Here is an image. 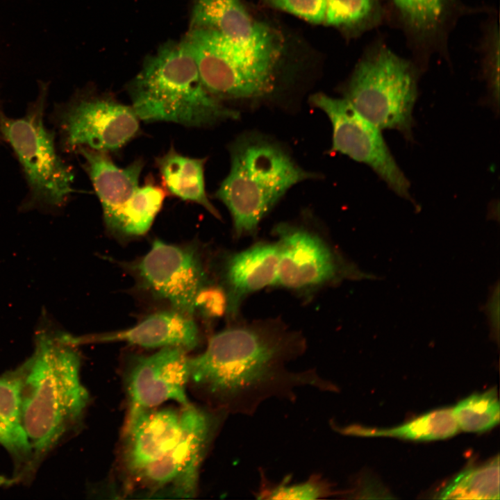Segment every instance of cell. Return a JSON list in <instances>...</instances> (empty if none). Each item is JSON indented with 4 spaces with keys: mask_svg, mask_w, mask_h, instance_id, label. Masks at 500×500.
Masks as SVG:
<instances>
[{
    "mask_svg": "<svg viewBox=\"0 0 500 500\" xmlns=\"http://www.w3.org/2000/svg\"><path fill=\"white\" fill-rule=\"evenodd\" d=\"M68 339L76 347L125 342L144 348L179 347L188 351L197 347L200 335L192 317L173 309L151 314L126 329L78 336L69 333Z\"/></svg>",
    "mask_w": 500,
    "mask_h": 500,
    "instance_id": "cell-17",
    "label": "cell"
},
{
    "mask_svg": "<svg viewBox=\"0 0 500 500\" xmlns=\"http://www.w3.org/2000/svg\"><path fill=\"white\" fill-rule=\"evenodd\" d=\"M206 159L192 158L178 153L173 147L156 159L163 183L173 195L200 204L217 219L218 210L208 199L204 181Z\"/></svg>",
    "mask_w": 500,
    "mask_h": 500,
    "instance_id": "cell-20",
    "label": "cell"
},
{
    "mask_svg": "<svg viewBox=\"0 0 500 500\" xmlns=\"http://www.w3.org/2000/svg\"><path fill=\"white\" fill-rule=\"evenodd\" d=\"M19 365L0 374V446L12 464L10 476L0 478V486H28L36 477L33 453L24 427L20 397Z\"/></svg>",
    "mask_w": 500,
    "mask_h": 500,
    "instance_id": "cell-18",
    "label": "cell"
},
{
    "mask_svg": "<svg viewBox=\"0 0 500 500\" xmlns=\"http://www.w3.org/2000/svg\"><path fill=\"white\" fill-rule=\"evenodd\" d=\"M230 152L229 174L215 196L230 212L238 237L255 233L291 187L316 176L300 167L279 145L256 135L237 139Z\"/></svg>",
    "mask_w": 500,
    "mask_h": 500,
    "instance_id": "cell-4",
    "label": "cell"
},
{
    "mask_svg": "<svg viewBox=\"0 0 500 500\" xmlns=\"http://www.w3.org/2000/svg\"><path fill=\"white\" fill-rule=\"evenodd\" d=\"M499 457L465 468L437 493L440 499H499Z\"/></svg>",
    "mask_w": 500,
    "mask_h": 500,
    "instance_id": "cell-22",
    "label": "cell"
},
{
    "mask_svg": "<svg viewBox=\"0 0 500 500\" xmlns=\"http://www.w3.org/2000/svg\"><path fill=\"white\" fill-rule=\"evenodd\" d=\"M410 31L422 38L433 37L442 28L449 0H392Z\"/></svg>",
    "mask_w": 500,
    "mask_h": 500,
    "instance_id": "cell-24",
    "label": "cell"
},
{
    "mask_svg": "<svg viewBox=\"0 0 500 500\" xmlns=\"http://www.w3.org/2000/svg\"><path fill=\"white\" fill-rule=\"evenodd\" d=\"M310 101L331 121L333 151L367 165L397 194L410 198V183L392 156L379 128L344 98L317 93Z\"/></svg>",
    "mask_w": 500,
    "mask_h": 500,
    "instance_id": "cell-12",
    "label": "cell"
},
{
    "mask_svg": "<svg viewBox=\"0 0 500 500\" xmlns=\"http://www.w3.org/2000/svg\"><path fill=\"white\" fill-rule=\"evenodd\" d=\"M332 427L347 435L392 437L416 441L446 439L454 435L459 429L451 408L434 410L389 428H372L356 424L339 427L335 423H332Z\"/></svg>",
    "mask_w": 500,
    "mask_h": 500,
    "instance_id": "cell-21",
    "label": "cell"
},
{
    "mask_svg": "<svg viewBox=\"0 0 500 500\" xmlns=\"http://www.w3.org/2000/svg\"><path fill=\"white\" fill-rule=\"evenodd\" d=\"M190 28L215 30L256 54L278 58V35L253 21L239 0H195Z\"/></svg>",
    "mask_w": 500,
    "mask_h": 500,
    "instance_id": "cell-16",
    "label": "cell"
},
{
    "mask_svg": "<svg viewBox=\"0 0 500 500\" xmlns=\"http://www.w3.org/2000/svg\"><path fill=\"white\" fill-rule=\"evenodd\" d=\"M306 349L304 339L278 322L233 326L212 335L206 349L190 357V383L210 408L252 415L272 398L296 400L304 386L335 392L315 370H289Z\"/></svg>",
    "mask_w": 500,
    "mask_h": 500,
    "instance_id": "cell-1",
    "label": "cell"
},
{
    "mask_svg": "<svg viewBox=\"0 0 500 500\" xmlns=\"http://www.w3.org/2000/svg\"><path fill=\"white\" fill-rule=\"evenodd\" d=\"M378 0H326L325 22L346 28L374 25L380 19Z\"/></svg>",
    "mask_w": 500,
    "mask_h": 500,
    "instance_id": "cell-26",
    "label": "cell"
},
{
    "mask_svg": "<svg viewBox=\"0 0 500 500\" xmlns=\"http://www.w3.org/2000/svg\"><path fill=\"white\" fill-rule=\"evenodd\" d=\"M278 262L274 285L302 294L356 278L359 272L320 234L283 223L274 228Z\"/></svg>",
    "mask_w": 500,
    "mask_h": 500,
    "instance_id": "cell-10",
    "label": "cell"
},
{
    "mask_svg": "<svg viewBox=\"0 0 500 500\" xmlns=\"http://www.w3.org/2000/svg\"><path fill=\"white\" fill-rule=\"evenodd\" d=\"M194 405L158 407L126 422L121 462L125 478L164 457L181 440Z\"/></svg>",
    "mask_w": 500,
    "mask_h": 500,
    "instance_id": "cell-15",
    "label": "cell"
},
{
    "mask_svg": "<svg viewBox=\"0 0 500 500\" xmlns=\"http://www.w3.org/2000/svg\"><path fill=\"white\" fill-rule=\"evenodd\" d=\"M417 97L414 68L409 62L381 46L358 63L344 99L381 130H397L410 139Z\"/></svg>",
    "mask_w": 500,
    "mask_h": 500,
    "instance_id": "cell-5",
    "label": "cell"
},
{
    "mask_svg": "<svg viewBox=\"0 0 500 500\" xmlns=\"http://www.w3.org/2000/svg\"><path fill=\"white\" fill-rule=\"evenodd\" d=\"M31 355L19 365L22 422L37 476L44 461L81 428L90 397L78 347L42 311Z\"/></svg>",
    "mask_w": 500,
    "mask_h": 500,
    "instance_id": "cell-2",
    "label": "cell"
},
{
    "mask_svg": "<svg viewBox=\"0 0 500 500\" xmlns=\"http://www.w3.org/2000/svg\"><path fill=\"white\" fill-rule=\"evenodd\" d=\"M141 283L173 309L192 317L197 299L206 286V275L194 249L156 240L135 266Z\"/></svg>",
    "mask_w": 500,
    "mask_h": 500,
    "instance_id": "cell-13",
    "label": "cell"
},
{
    "mask_svg": "<svg viewBox=\"0 0 500 500\" xmlns=\"http://www.w3.org/2000/svg\"><path fill=\"white\" fill-rule=\"evenodd\" d=\"M499 37L498 28L493 29L489 37L486 51V69L489 88L493 102L499 105Z\"/></svg>",
    "mask_w": 500,
    "mask_h": 500,
    "instance_id": "cell-28",
    "label": "cell"
},
{
    "mask_svg": "<svg viewBox=\"0 0 500 500\" xmlns=\"http://www.w3.org/2000/svg\"><path fill=\"white\" fill-rule=\"evenodd\" d=\"M451 408L458 428L465 432L485 431L499 422L500 406L495 388L473 394Z\"/></svg>",
    "mask_w": 500,
    "mask_h": 500,
    "instance_id": "cell-23",
    "label": "cell"
},
{
    "mask_svg": "<svg viewBox=\"0 0 500 500\" xmlns=\"http://www.w3.org/2000/svg\"><path fill=\"white\" fill-rule=\"evenodd\" d=\"M44 108L42 93L24 116L4 117L0 128L28 184V199L23 206L26 209H59L73 191V173L58 154L53 133L44 124Z\"/></svg>",
    "mask_w": 500,
    "mask_h": 500,
    "instance_id": "cell-7",
    "label": "cell"
},
{
    "mask_svg": "<svg viewBox=\"0 0 500 500\" xmlns=\"http://www.w3.org/2000/svg\"><path fill=\"white\" fill-rule=\"evenodd\" d=\"M85 168L103 209L105 223L124 236H140L150 228L166 192L149 181L139 186L144 162L137 160L122 168L107 153L81 148Z\"/></svg>",
    "mask_w": 500,
    "mask_h": 500,
    "instance_id": "cell-8",
    "label": "cell"
},
{
    "mask_svg": "<svg viewBox=\"0 0 500 500\" xmlns=\"http://www.w3.org/2000/svg\"><path fill=\"white\" fill-rule=\"evenodd\" d=\"M226 415L212 408L194 406L176 446L162 458L126 478L128 489L150 498L193 497L198 490L201 465Z\"/></svg>",
    "mask_w": 500,
    "mask_h": 500,
    "instance_id": "cell-9",
    "label": "cell"
},
{
    "mask_svg": "<svg viewBox=\"0 0 500 500\" xmlns=\"http://www.w3.org/2000/svg\"><path fill=\"white\" fill-rule=\"evenodd\" d=\"M278 262L276 242H260L228 255L222 269V288L226 299V314L235 319L249 294L274 285Z\"/></svg>",
    "mask_w": 500,
    "mask_h": 500,
    "instance_id": "cell-19",
    "label": "cell"
},
{
    "mask_svg": "<svg viewBox=\"0 0 500 500\" xmlns=\"http://www.w3.org/2000/svg\"><path fill=\"white\" fill-rule=\"evenodd\" d=\"M269 5L310 23L324 22L326 0H264Z\"/></svg>",
    "mask_w": 500,
    "mask_h": 500,
    "instance_id": "cell-27",
    "label": "cell"
},
{
    "mask_svg": "<svg viewBox=\"0 0 500 500\" xmlns=\"http://www.w3.org/2000/svg\"><path fill=\"white\" fill-rule=\"evenodd\" d=\"M261 482L256 492L260 499H322L339 493L334 484L321 474H313L306 481L292 483L288 475L278 483L270 482L261 472Z\"/></svg>",
    "mask_w": 500,
    "mask_h": 500,
    "instance_id": "cell-25",
    "label": "cell"
},
{
    "mask_svg": "<svg viewBox=\"0 0 500 500\" xmlns=\"http://www.w3.org/2000/svg\"><path fill=\"white\" fill-rule=\"evenodd\" d=\"M187 352L179 347H162L131 362L124 376L128 401L126 422L168 401L180 406L190 403L187 395L190 384Z\"/></svg>",
    "mask_w": 500,
    "mask_h": 500,
    "instance_id": "cell-14",
    "label": "cell"
},
{
    "mask_svg": "<svg viewBox=\"0 0 500 500\" xmlns=\"http://www.w3.org/2000/svg\"><path fill=\"white\" fill-rule=\"evenodd\" d=\"M181 41L203 85L219 100L262 98L274 90L277 58L253 53L210 28H190Z\"/></svg>",
    "mask_w": 500,
    "mask_h": 500,
    "instance_id": "cell-6",
    "label": "cell"
},
{
    "mask_svg": "<svg viewBox=\"0 0 500 500\" xmlns=\"http://www.w3.org/2000/svg\"><path fill=\"white\" fill-rule=\"evenodd\" d=\"M63 148L108 152L119 149L140 130L139 117L132 106L111 97L86 94L62 106L56 115Z\"/></svg>",
    "mask_w": 500,
    "mask_h": 500,
    "instance_id": "cell-11",
    "label": "cell"
},
{
    "mask_svg": "<svg viewBox=\"0 0 500 500\" xmlns=\"http://www.w3.org/2000/svg\"><path fill=\"white\" fill-rule=\"evenodd\" d=\"M128 91L133 109L146 122L201 127L240 117L206 90L182 41L166 43L149 56Z\"/></svg>",
    "mask_w": 500,
    "mask_h": 500,
    "instance_id": "cell-3",
    "label": "cell"
}]
</instances>
